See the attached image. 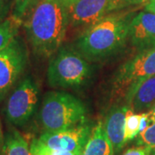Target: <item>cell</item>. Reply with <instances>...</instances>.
Here are the masks:
<instances>
[{
  "mask_svg": "<svg viewBox=\"0 0 155 155\" xmlns=\"http://www.w3.org/2000/svg\"><path fill=\"white\" fill-rule=\"evenodd\" d=\"M22 23L34 54L49 58L61 48L65 39L68 11L60 0H39Z\"/></svg>",
  "mask_w": 155,
  "mask_h": 155,
  "instance_id": "1",
  "label": "cell"
},
{
  "mask_svg": "<svg viewBox=\"0 0 155 155\" xmlns=\"http://www.w3.org/2000/svg\"><path fill=\"white\" fill-rule=\"evenodd\" d=\"M91 75L88 60L77 48L67 46L58 50L50 61L47 80L52 88L77 89L87 83Z\"/></svg>",
  "mask_w": 155,
  "mask_h": 155,
  "instance_id": "4",
  "label": "cell"
},
{
  "mask_svg": "<svg viewBox=\"0 0 155 155\" xmlns=\"http://www.w3.org/2000/svg\"><path fill=\"white\" fill-rule=\"evenodd\" d=\"M155 75V48L139 52L123 63L115 73L111 91L116 97H123L127 104L140 84Z\"/></svg>",
  "mask_w": 155,
  "mask_h": 155,
  "instance_id": "5",
  "label": "cell"
},
{
  "mask_svg": "<svg viewBox=\"0 0 155 155\" xmlns=\"http://www.w3.org/2000/svg\"><path fill=\"white\" fill-rule=\"evenodd\" d=\"M1 155H31L27 140L16 128L6 134Z\"/></svg>",
  "mask_w": 155,
  "mask_h": 155,
  "instance_id": "14",
  "label": "cell"
},
{
  "mask_svg": "<svg viewBox=\"0 0 155 155\" xmlns=\"http://www.w3.org/2000/svg\"><path fill=\"white\" fill-rule=\"evenodd\" d=\"M148 113H149L150 119H151L152 122H155V105L154 107H153V109H152Z\"/></svg>",
  "mask_w": 155,
  "mask_h": 155,
  "instance_id": "25",
  "label": "cell"
},
{
  "mask_svg": "<svg viewBox=\"0 0 155 155\" xmlns=\"http://www.w3.org/2000/svg\"><path fill=\"white\" fill-rule=\"evenodd\" d=\"M38 84L31 77L24 78L7 100L5 115L14 126L22 127L35 114L39 101Z\"/></svg>",
  "mask_w": 155,
  "mask_h": 155,
  "instance_id": "6",
  "label": "cell"
},
{
  "mask_svg": "<svg viewBox=\"0 0 155 155\" xmlns=\"http://www.w3.org/2000/svg\"><path fill=\"white\" fill-rule=\"evenodd\" d=\"M128 40L139 52L155 48V14L144 11L133 17Z\"/></svg>",
  "mask_w": 155,
  "mask_h": 155,
  "instance_id": "10",
  "label": "cell"
},
{
  "mask_svg": "<svg viewBox=\"0 0 155 155\" xmlns=\"http://www.w3.org/2000/svg\"><path fill=\"white\" fill-rule=\"evenodd\" d=\"M11 4L10 0L0 1V23L4 22L7 18V16L11 10Z\"/></svg>",
  "mask_w": 155,
  "mask_h": 155,
  "instance_id": "21",
  "label": "cell"
},
{
  "mask_svg": "<svg viewBox=\"0 0 155 155\" xmlns=\"http://www.w3.org/2000/svg\"><path fill=\"white\" fill-rule=\"evenodd\" d=\"M154 103L155 75L146 79L140 84L128 105L135 112L148 109Z\"/></svg>",
  "mask_w": 155,
  "mask_h": 155,
  "instance_id": "13",
  "label": "cell"
},
{
  "mask_svg": "<svg viewBox=\"0 0 155 155\" xmlns=\"http://www.w3.org/2000/svg\"><path fill=\"white\" fill-rule=\"evenodd\" d=\"M154 155H155V153H154Z\"/></svg>",
  "mask_w": 155,
  "mask_h": 155,
  "instance_id": "27",
  "label": "cell"
},
{
  "mask_svg": "<svg viewBox=\"0 0 155 155\" xmlns=\"http://www.w3.org/2000/svg\"><path fill=\"white\" fill-rule=\"evenodd\" d=\"M152 153L153 152L149 148L142 146H138L136 147L127 149L122 155H151Z\"/></svg>",
  "mask_w": 155,
  "mask_h": 155,
  "instance_id": "20",
  "label": "cell"
},
{
  "mask_svg": "<svg viewBox=\"0 0 155 155\" xmlns=\"http://www.w3.org/2000/svg\"><path fill=\"white\" fill-rule=\"evenodd\" d=\"M87 109L77 97L61 91L47 92L39 112L44 131L67 129L86 122Z\"/></svg>",
  "mask_w": 155,
  "mask_h": 155,
  "instance_id": "3",
  "label": "cell"
},
{
  "mask_svg": "<svg viewBox=\"0 0 155 155\" xmlns=\"http://www.w3.org/2000/svg\"><path fill=\"white\" fill-rule=\"evenodd\" d=\"M132 18L131 13L108 14L81 34L76 42V48L91 61L114 55L127 43Z\"/></svg>",
  "mask_w": 155,
  "mask_h": 155,
  "instance_id": "2",
  "label": "cell"
},
{
  "mask_svg": "<svg viewBox=\"0 0 155 155\" xmlns=\"http://www.w3.org/2000/svg\"><path fill=\"white\" fill-rule=\"evenodd\" d=\"M128 109L126 105L113 107L103 122L106 134L114 147L115 154H117L126 144L125 121Z\"/></svg>",
  "mask_w": 155,
  "mask_h": 155,
  "instance_id": "11",
  "label": "cell"
},
{
  "mask_svg": "<svg viewBox=\"0 0 155 155\" xmlns=\"http://www.w3.org/2000/svg\"><path fill=\"white\" fill-rule=\"evenodd\" d=\"M141 114H136L132 109H128L125 121V140L126 143L137 137L140 134V122Z\"/></svg>",
  "mask_w": 155,
  "mask_h": 155,
  "instance_id": "16",
  "label": "cell"
},
{
  "mask_svg": "<svg viewBox=\"0 0 155 155\" xmlns=\"http://www.w3.org/2000/svg\"><path fill=\"white\" fill-rule=\"evenodd\" d=\"M5 135L4 134V132H3L2 123H1V120H0V155H1L2 149H3V147L5 144Z\"/></svg>",
  "mask_w": 155,
  "mask_h": 155,
  "instance_id": "23",
  "label": "cell"
},
{
  "mask_svg": "<svg viewBox=\"0 0 155 155\" xmlns=\"http://www.w3.org/2000/svg\"><path fill=\"white\" fill-rule=\"evenodd\" d=\"M91 129L92 126L86 121L67 129L44 131L36 139L41 144L50 149L72 152L81 155Z\"/></svg>",
  "mask_w": 155,
  "mask_h": 155,
  "instance_id": "8",
  "label": "cell"
},
{
  "mask_svg": "<svg viewBox=\"0 0 155 155\" xmlns=\"http://www.w3.org/2000/svg\"><path fill=\"white\" fill-rule=\"evenodd\" d=\"M116 0H77L68 9L69 23L88 28L116 11Z\"/></svg>",
  "mask_w": 155,
  "mask_h": 155,
  "instance_id": "9",
  "label": "cell"
},
{
  "mask_svg": "<svg viewBox=\"0 0 155 155\" xmlns=\"http://www.w3.org/2000/svg\"><path fill=\"white\" fill-rule=\"evenodd\" d=\"M22 22L13 15H11L0 23V52L5 49L12 40L18 35L19 28Z\"/></svg>",
  "mask_w": 155,
  "mask_h": 155,
  "instance_id": "15",
  "label": "cell"
},
{
  "mask_svg": "<svg viewBox=\"0 0 155 155\" xmlns=\"http://www.w3.org/2000/svg\"><path fill=\"white\" fill-rule=\"evenodd\" d=\"M28 52L18 35L0 52V101L10 92L28 66Z\"/></svg>",
  "mask_w": 155,
  "mask_h": 155,
  "instance_id": "7",
  "label": "cell"
},
{
  "mask_svg": "<svg viewBox=\"0 0 155 155\" xmlns=\"http://www.w3.org/2000/svg\"><path fill=\"white\" fill-rule=\"evenodd\" d=\"M0 1H4V0H0Z\"/></svg>",
  "mask_w": 155,
  "mask_h": 155,
  "instance_id": "26",
  "label": "cell"
},
{
  "mask_svg": "<svg viewBox=\"0 0 155 155\" xmlns=\"http://www.w3.org/2000/svg\"><path fill=\"white\" fill-rule=\"evenodd\" d=\"M60 1L65 5V7H66L67 9H68V8L71 5H72L77 0H60Z\"/></svg>",
  "mask_w": 155,
  "mask_h": 155,
  "instance_id": "24",
  "label": "cell"
},
{
  "mask_svg": "<svg viewBox=\"0 0 155 155\" xmlns=\"http://www.w3.org/2000/svg\"><path fill=\"white\" fill-rule=\"evenodd\" d=\"M145 11L155 14V0H150L145 5Z\"/></svg>",
  "mask_w": 155,
  "mask_h": 155,
  "instance_id": "22",
  "label": "cell"
},
{
  "mask_svg": "<svg viewBox=\"0 0 155 155\" xmlns=\"http://www.w3.org/2000/svg\"><path fill=\"white\" fill-rule=\"evenodd\" d=\"M136 144L146 147L152 152H155V122H152L147 129L139 134Z\"/></svg>",
  "mask_w": 155,
  "mask_h": 155,
  "instance_id": "17",
  "label": "cell"
},
{
  "mask_svg": "<svg viewBox=\"0 0 155 155\" xmlns=\"http://www.w3.org/2000/svg\"><path fill=\"white\" fill-rule=\"evenodd\" d=\"M150 0H116V11H120L130 6L146 5Z\"/></svg>",
  "mask_w": 155,
  "mask_h": 155,
  "instance_id": "19",
  "label": "cell"
},
{
  "mask_svg": "<svg viewBox=\"0 0 155 155\" xmlns=\"http://www.w3.org/2000/svg\"><path fill=\"white\" fill-rule=\"evenodd\" d=\"M81 155H115L114 147L101 121L92 127Z\"/></svg>",
  "mask_w": 155,
  "mask_h": 155,
  "instance_id": "12",
  "label": "cell"
},
{
  "mask_svg": "<svg viewBox=\"0 0 155 155\" xmlns=\"http://www.w3.org/2000/svg\"><path fill=\"white\" fill-rule=\"evenodd\" d=\"M38 1L39 0H14L13 11L11 15L23 22L27 14Z\"/></svg>",
  "mask_w": 155,
  "mask_h": 155,
  "instance_id": "18",
  "label": "cell"
}]
</instances>
